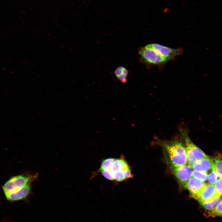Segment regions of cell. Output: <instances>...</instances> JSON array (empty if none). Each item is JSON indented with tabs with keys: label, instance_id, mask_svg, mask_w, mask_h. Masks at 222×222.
<instances>
[{
	"label": "cell",
	"instance_id": "cell-12",
	"mask_svg": "<svg viewBox=\"0 0 222 222\" xmlns=\"http://www.w3.org/2000/svg\"><path fill=\"white\" fill-rule=\"evenodd\" d=\"M214 170L221 178L222 177V155H218L214 159Z\"/></svg>",
	"mask_w": 222,
	"mask_h": 222
},
{
	"label": "cell",
	"instance_id": "cell-9",
	"mask_svg": "<svg viewBox=\"0 0 222 222\" xmlns=\"http://www.w3.org/2000/svg\"><path fill=\"white\" fill-rule=\"evenodd\" d=\"M194 171L207 172L210 170H214V159L207 156L195 162L191 166Z\"/></svg>",
	"mask_w": 222,
	"mask_h": 222
},
{
	"label": "cell",
	"instance_id": "cell-8",
	"mask_svg": "<svg viewBox=\"0 0 222 222\" xmlns=\"http://www.w3.org/2000/svg\"><path fill=\"white\" fill-rule=\"evenodd\" d=\"M31 183L14 191L5 194L8 200L13 202L24 200L29 195L31 191Z\"/></svg>",
	"mask_w": 222,
	"mask_h": 222
},
{
	"label": "cell",
	"instance_id": "cell-20",
	"mask_svg": "<svg viewBox=\"0 0 222 222\" xmlns=\"http://www.w3.org/2000/svg\"><path fill=\"white\" fill-rule=\"evenodd\" d=\"M216 191L217 195L220 196L222 195V179H219L215 184Z\"/></svg>",
	"mask_w": 222,
	"mask_h": 222
},
{
	"label": "cell",
	"instance_id": "cell-7",
	"mask_svg": "<svg viewBox=\"0 0 222 222\" xmlns=\"http://www.w3.org/2000/svg\"><path fill=\"white\" fill-rule=\"evenodd\" d=\"M218 196L214 184L205 183L194 198L200 203L210 201Z\"/></svg>",
	"mask_w": 222,
	"mask_h": 222
},
{
	"label": "cell",
	"instance_id": "cell-22",
	"mask_svg": "<svg viewBox=\"0 0 222 222\" xmlns=\"http://www.w3.org/2000/svg\"><path fill=\"white\" fill-rule=\"evenodd\" d=\"M102 175L106 179L110 180H114L112 174L110 169H107L101 171Z\"/></svg>",
	"mask_w": 222,
	"mask_h": 222
},
{
	"label": "cell",
	"instance_id": "cell-19",
	"mask_svg": "<svg viewBox=\"0 0 222 222\" xmlns=\"http://www.w3.org/2000/svg\"><path fill=\"white\" fill-rule=\"evenodd\" d=\"M114 180L118 182H121L126 179L123 172L120 171L115 172L112 174Z\"/></svg>",
	"mask_w": 222,
	"mask_h": 222
},
{
	"label": "cell",
	"instance_id": "cell-6",
	"mask_svg": "<svg viewBox=\"0 0 222 222\" xmlns=\"http://www.w3.org/2000/svg\"><path fill=\"white\" fill-rule=\"evenodd\" d=\"M173 167L174 174L179 182L184 187L187 182L192 176V168L187 164L179 166Z\"/></svg>",
	"mask_w": 222,
	"mask_h": 222
},
{
	"label": "cell",
	"instance_id": "cell-16",
	"mask_svg": "<svg viewBox=\"0 0 222 222\" xmlns=\"http://www.w3.org/2000/svg\"><path fill=\"white\" fill-rule=\"evenodd\" d=\"M220 178L218 174L215 171L213 170H212V171L207 177L209 183L212 184H214Z\"/></svg>",
	"mask_w": 222,
	"mask_h": 222
},
{
	"label": "cell",
	"instance_id": "cell-10",
	"mask_svg": "<svg viewBox=\"0 0 222 222\" xmlns=\"http://www.w3.org/2000/svg\"><path fill=\"white\" fill-rule=\"evenodd\" d=\"M205 183L204 181L193 177L187 182L184 187L189 190L192 197L194 198Z\"/></svg>",
	"mask_w": 222,
	"mask_h": 222
},
{
	"label": "cell",
	"instance_id": "cell-3",
	"mask_svg": "<svg viewBox=\"0 0 222 222\" xmlns=\"http://www.w3.org/2000/svg\"><path fill=\"white\" fill-rule=\"evenodd\" d=\"M179 131L184 138L185 144L187 163L191 167L195 161L204 158L207 155L191 142L185 128L180 127Z\"/></svg>",
	"mask_w": 222,
	"mask_h": 222
},
{
	"label": "cell",
	"instance_id": "cell-24",
	"mask_svg": "<svg viewBox=\"0 0 222 222\" xmlns=\"http://www.w3.org/2000/svg\"><path fill=\"white\" fill-rule=\"evenodd\" d=\"M221 178V179H222V177H221V178Z\"/></svg>",
	"mask_w": 222,
	"mask_h": 222
},
{
	"label": "cell",
	"instance_id": "cell-13",
	"mask_svg": "<svg viewBox=\"0 0 222 222\" xmlns=\"http://www.w3.org/2000/svg\"><path fill=\"white\" fill-rule=\"evenodd\" d=\"M209 215L212 216H222V199L214 209L209 211Z\"/></svg>",
	"mask_w": 222,
	"mask_h": 222
},
{
	"label": "cell",
	"instance_id": "cell-14",
	"mask_svg": "<svg viewBox=\"0 0 222 222\" xmlns=\"http://www.w3.org/2000/svg\"><path fill=\"white\" fill-rule=\"evenodd\" d=\"M115 159L113 158H108L104 160L101 162L100 167L98 170V172H101L105 169L110 167L112 163Z\"/></svg>",
	"mask_w": 222,
	"mask_h": 222
},
{
	"label": "cell",
	"instance_id": "cell-23",
	"mask_svg": "<svg viewBox=\"0 0 222 222\" xmlns=\"http://www.w3.org/2000/svg\"><path fill=\"white\" fill-rule=\"evenodd\" d=\"M123 173L124 177L126 179L133 177V175L131 172L130 169L124 171Z\"/></svg>",
	"mask_w": 222,
	"mask_h": 222
},
{
	"label": "cell",
	"instance_id": "cell-11",
	"mask_svg": "<svg viewBox=\"0 0 222 222\" xmlns=\"http://www.w3.org/2000/svg\"><path fill=\"white\" fill-rule=\"evenodd\" d=\"M221 200L220 197L218 196L210 201L202 202L200 203L205 209L210 211L214 209Z\"/></svg>",
	"mask_w": 222,
	"mask_h": 222
},
{
	"label": "cell",
	"instance_id": "cell-5",
	"mask_svg": "<svg viewBox=\"0 0 222 222\" xmlns=\"http://www.w3.org/2000/svg\"><path fill=\"white\" fill-rule=\"evenodd\" d=\"M146 46L157 51L168 61L182 54L183 51L181 48H172L156 43L148 44Z\"/></svg>",
	"mask_w": 222,
	"mask_h": 222
},
{
	"label": "cell",
	"instance_id": "cell-15",
	"mask_svg": "<svg viewBox=\"0 0 222 222\" xmlns=\"http://www.w3.org/2000/svg\"><path fill=\"white\" fill-rule=\"evenodd\" d=\"M113 73L117 77H118L123 76H127L128 74V70L123 66H120L116 69Z\"/></svg>",
	"mask_w": 222,
	"mask_h": 222
},
{
	"label": "cell",
	"instance_id": "cell-17",
	"mask_svg": "<svg viewBox=\"0 0 222 222\" xmlns=\"http://www.w3.org/2000/svg\"><path fill=\"white\" fill-rule=\"evenodd\" d=\"M192 176L204 182L207 179L208 175L207 172L194 171H193Z\"/></svg>",
	"mask_w": 222,
	"mask_h": 222
},
{
	"label": "cell",
	"instance_id": "cell-18",
	"mask_svg": "<svg viewBox=\"0 0 222 222\" xmlns=\"http://www.w3.org/2000/svg\"><path fill=\"white\" fill-rule=\"evenodd\" d=\"M120 160L119 171L123 172L127 170L130 169V167L128 163L123 157H121Z\"/></svg>",
	"mask_w": 222,
	"mask_h": 222
},
{
	"label": "cell",
	"instance_id": "cell-1",
	"mask_svg": "<svg viewBox=\"0 0 222 222\" xmlns=\"http://www.w3.org/2000/svg\"><path fill=\"white\" fill-rule=\"evenodd\" d=\"M173 167H177L187 163L185 147L179 141L175 140L164 144Z\"/></svg>",
	"mask_w": 222,
	"mask_h": 222
},
{
	"label": "cell",
	"instance_id": "cell-2",
	"mask_svg": "<svg viewBox=\"0 0 222 222\" xmlns=\"http://www.w3.org/2000/svg\"><path fill=\"white\" fill-rule=\"evenodd\" d=\"M138 53L140 62L148 68L153 66L162 67L168 61L157 51L146 45L139 48Z\"/></svg>",
	"mask_w": 222,
	"mask_h": 222
},
{
	"label": "cell",
	"instance_id": "cell-21",
	"mask_svg": "<svg viewBox=\"0 0 222 222\" xmlns=\"http://www.w3.org/2000/svg\"><path fill=\"white\" fill-rule=\"evenodd\" d=\"M120 161V159H115L112 163L110 169L112 174L116 171H119Z\"/></svg>",
	"mask_w": 222,
	"mask_h": 222
},
{
	"label": "cell",
	"instance_id": "cell-4",
	"mask_svg": "<svg viewBox=\"0 0 222 222\" xmlns=\"http://www.w3.org/2000/svg\"><path fill=\"white\" fill-rule=\"evenodd\" d=\"M36 177L35 175H21L10 178L2 186L5 194L17 190L31 183Z\"/></svg>",
	"mask_w": 222,
	"mask_h": 222
}]
</instances>
